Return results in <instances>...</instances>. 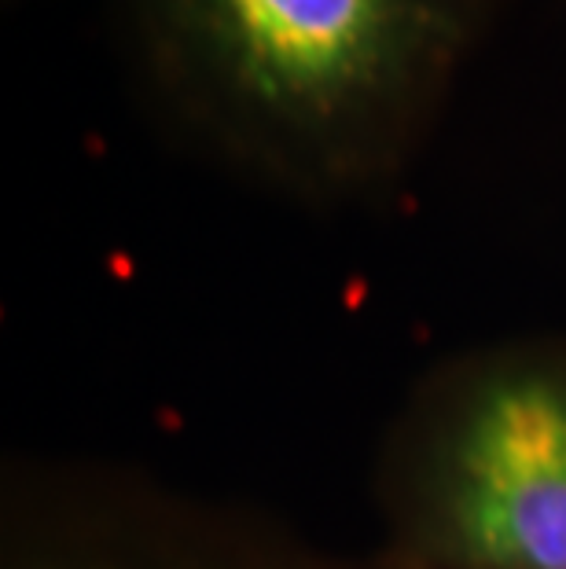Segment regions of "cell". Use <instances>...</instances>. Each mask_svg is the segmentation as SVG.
I'll list each match as a JSON object with an SVG mask.
<instances>
[{
  "instance_id": "6da1fadb",
  "label": "cell",
  "mask_w": 566,
  "mask_h": 569,
  "mask_svg": "<svg viewBox=\"0 0 566 569\" xmlns=\"http://www.w3.org/2000/svg\"><path fill=\"white\" fill-rule=\"evenodd\" d=\"M166 132L302 210L394 199L504 0H115Z\"/></svg>"
},
{
  "instance_id": "3957f363",
  "label": "cell",
  "mask_w": 566,
  "mask_h": 569,
  "mask_svg": "<svg viewBox=\"0 0 566 569\" xmlns=\"http://www.w3.org/2000/svg\"><path fill=\"white\" fill-rule=\"evenodd\" d=\"M0 569H413L335 548L284 515L100 456H16L0 475Z\"/></svg>"
},
{
  "instance_id": "7a4b0ae2",
  "label": "cell",
  "mask_w": 566,
  "mask_h": 569,
  "mask_svg": "<svg viewBox=\"0 0 566 569\" xmlns=\"http://www.w3.org/2000/svg\"><path fill=\"white\" fill-rule=\"evenodd\" d=\"M413 569H566V335H508L408 386L371 463Z\"/></svg>"
}]
</instances>
